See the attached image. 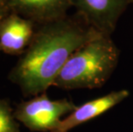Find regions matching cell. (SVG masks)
Instances as JSON below:
<instances>
[{
  "mask_svg": "<svg viewBox=\"0 0 133 132\" xmlns=\"http://www.w3.org/2000/svg\"><path fill=\"white\" fill-rule=\"evenodd\" d=\"M98 33L80 16L39 25L34 37L8 79L24 96H35L53 86L64 64L76 50Z\"/></svg>",
  "mask_w": 133,
  "mask_h": 132,
  "instance_id": "6da1fadb",
  "label": "cell"
},
{
  "mask_svg": "<svg viewBox=\"0 0 133 132\" xmlns=\"http://www.w3.org/2000/svg\"><path fill=\"white\" fill-rule=\"evenodd\" d=\"M119 50L111 35L98 33L70 56L53 86L62 89L102 87L118 65Z\"/></svg>",
  "mask_w": 133,
  "mask_h": 132,
  "instance_id": "7a4b0ae2",
  "label": "cell"
},
{
  "mask_svg": "<svg viewBox=\"0 0 133 132\" xmlns=\"http://www.w3.org/2000/svg\"><path fill=\"white\" fill-rule=\"evenodd\" d=\"M70 100H51L42 93L28 100H22L14 110L16 120L31 131L52 132L59 122L75 110Z\"/></svg>",
  "mask_w": 133,
  "mask_h": 132,
  "instance_id": "3957f363",
  "label": "cell"
},
{
  "mask_svg": "<svg viewBox=\"0 0 133 132\" xmlns=\"http://www.w3.org/2000/svg\"><path fill=\"white\" fill-rule=\"evenodd\" d=\"M71 4L89 27L112 35L130 0H71Z\"/></svg>",
  "mask_w": 133,
  "mask_h": 132,
  "instance_id": "277c9868",
  "label": "cell"
},
{
  "mask_svg": "<svg viewBox=\"0 0 133 132\" xmlns=\"http://www.w3.org/2000/svg\"><path fill=\"white\" fill-rule=\"evenodd\" d=\"M130 95L128 89H119L89 100L77 106L61 120L52 132H69L70 130L95 119L120 104Z\"/></svg>",
  "mask_w": 133,
  "mask_h": 132,
  "instance_id": "5b68a950",
  "label": "cell"
},
{
  "mask_svg": "<svg viewBox=\"0 0 133 132\" xmlns=\"http://www.w3.org/2000/svg\"><path fill=\"white\" fill-rule=\"evenodd\" d=\"M36 25L33 21L10 12L0 22V52L21 56L32 40Z\"/></svg>",
  "mask_w": 133,
  "mask_h": 132,
  "instance_id": "8992f818",
  "label": "cell"
},
{
  "mask_svg": "<svg viewBox=\"0 0 133 132\" xmlns=\"http://www.w3.org/2000/svg\"><path fill=\"white\" fill-rule=\"evenodd\" d=\"M10 12L33 21L37 25L66 17L71 0H8Z\"/></svg>",
  "mask_w": 133,
  "mask_h": 132,
  "instance_id": "52a82bcc",
  "label": "cell"
},
{
  "mask_svg": "<svg viewBox=\"0 0 133 132\" xmlns=\"http://www.w3.org/2000/svg\"><path fill=\"white\" fill-rule=\"evenodd\" d=\"M0 132H20V124L9 100L0 99Z\"/></svg>",
  "mask_w": 133,
  "mask_h": 132,
  "instance_id": "ba28073f",
  "label": "cell"
},
{
  "mask_svg": "<svg viewBox=\"0 0 133 132\" xmlns=\"http://www.w3.org/2000/svg\"><path fill=\"white\" fill-rule=\"evenodd\" d=\"M10 13V11L8 6V0H0V22Z\"/></svg>",
  "mask_w": 133,
  "mask_h": 132,
  "instance_id": "9c48e42d",
  "label": "cell"
},
{
  "mask_svg": "<svg viewBox=\"0 0 133 132\" xmlns=\"http://www.w3.org/2000/svg\"><path fill=\"white\" fill-rule=\"evenodd\" d=\"M130 4H133V0H130Z\"/></svg>",
  "mask_w": 133,
  "mask_h": 132,
  "instance_id": "30bf717a",
  "label": "cell"
}]
</instances>
